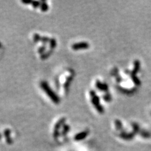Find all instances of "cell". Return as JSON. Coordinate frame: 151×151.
I'll use <instances>...</instances> for the list:
<instances>
[{"instance_id": "cell-6", "label": "cell", "mask_w": 151, "mask_h": 151, "mask_svg": "<svg viewBox=\"0 0 151 151\" xmlns=\"http://www.w3.org/2000/svg\"><path fill=\"white\" fill-rule=\"evenodd\" d=\"M65 119L63 118V119H60L56 124V125L55 126V130H54V135L55 137H58V130L59 129V128L61 127V125H62L64 124V122H65Z\"/></svg>"}, {"instance_id": "cell-2", "label": "cell", "mask_w": 151, "mask_h": 151, "mask_svg": "<svg viewBox=\"0 0 151 151\" xmlns=\"http://www.w3.org/2000/svg\"><path fill=\"white\" fill-rule=\"evenodd\" d=\"M90 96L91 98V103L94 105V106L95 107V108H96V110L99 113H103L104 112V109L100 104V100H99V98L97 96L95 92L93 90L91 91Z\"/></svg>"}, {"instance_id": "cell-14", "label": "cell", "mask_w": 151, "mask_h": 151, "mask_svg": "<svg viewBox=\"0 0 151 151\" xmlns=\"http://www.w3.org/2000/svg\"><path fill=\"white\" fill-rule=\"evenodd\" d=\"M69 127L68 126V125H65V126H64V130H63V134H67L68 132V131L69 130Z\"/></svg>"}, {"instance_id": "cell-5", "label": "cell", "mask_w": 151, "mask_h": 151, "mask_svg": "<svg viewBox=\"0 0 151 151\" xmlns=\"http://www.w3.org/2000/svg\"><path fill=\"white\" fill-rule=\"evenodd\" d=\"M89 133V132L88 130H84L83 132H79L75 136L74 139L77 141H80L84 140L85 138L87 137V136L88 135Z\"/></svg>"}, {"instance_id": "cell-10", "label": "cell", "mask_w": 151, "mask_h": 151, "mask_svg": "<svg viewBox=\"0 0 151 151\" xmlns=\"http://www.w3.org/2000/svg\"><path fill=\"white\" fill-rule=\"evenodd\" d=\"M115 127L118 130H120L122 129V124L120 120H115Z\"/></svg>"}, {"instance_id": "cell-13", "label": "cell", "mask_w": 151, "mask_h": 151, "mask_svg": "<svg viewBox=\"0 0 151 151\" xmlns=\"http://www.w3.org/2000/svg\"><path fill=\"white\" fill-rule=\"evenodd\" d=\"M72 79H73V78L70 77V76L68 78L67 81H66L65 83V86H65V88H67V89H68V86H69V85L70 84V82H71V81H72Z\"/></svg>"}, {"instance_id": "cell-3", "label": "cell", "mask_w": 151, "mask_h": 151, "mask_svg": "<svg viewBox=\"0 0 151 151\" xmlns=\"http://www.w3.org/2000/svg\"><path fill=\"white\" fill-rule=\"evenodd\" d=\"M89 47V44L86 42H78L73 44L72 49L74 50H78L80 49H87Z\"/></svg>"}, {"instance_id": "cell-9", "label": "cell", "mask_w": 151, "mask_h": 151, "mask_svg": "<svg viewBox=\"0 0 151 151\" xmlns=\"http://www.w3.org/2000/svg\"><path fill=\"white\" fill-rule=\"evenodd\" d=\"M40 8H41V10L42 12H47L49 9V6L47 5V4L45 1H41Z\"/></svg>"}, {"instance_id": "cell-4", "label": "cell", "mask_w": 151, "mask_h": 151, "mask_svg": "<svg viewBox=\"0 0 151 151\" xmlns=\"http://www.w3.org/2000/svg\"><path fill=\"white\" fill-rule=\"evenodd\" d=\"M135 134L134 132H122L120 134V137L122 139L125 140H131L134 138Z\"/></svg>"}, {"instance_id": "cell-15", "label": "cell", "mask_w": 151, "mask_h": 151, "mask_svg": "<svg viewBox=\"0 0 151 151\" xmlns=\"http://www.w3.org/2000/svg\"><path fill=\"white\" fill-rule=\"evenodd\" d=\"M45 50V47L43 46V47H41L39 49V52L40 54H42L44 52V50Z\"/></svg>"}, {"instance_id": "cell-8", "label": "cell", "mask_w": 151, "mask_h": 151, "mask_svg": "<svg viewBox=\"0 0 151 151\" xmlns=\"http://www.w3.org/2000/svg\"><path fill=\"white\" fill-rule=\"evenodd\" d=\"M139 134L141 135V137H142L143 138L145 139H149L151 137V134L147 130H140Z\"/></svg>"}, {"instance_id": "cell-12", "label": "cell", "mask_w": 151, "mask_h": 151, "mask_svg": "<svg viewBox=\"0 0 151 151\" xmlns=\"http://www.w3.org/2000/svg\"><path fill=\"white\" fill-rule=\"evenodd\" d=\"M32 6H34V8H38L39 6H40V4H41V2L40 1H32Z\"/></svg>"}, {"instance_id": "cell-11", "label": "cell", "mask_w": 151, "mask_h": 151, "mask_svg": "<svg viewBox=\"0 0 151 151\" xmlns=\"http://www.w3.org/2000/svg\"><path fill=\"white\" fill-rule=\"evenodd\" d=\"M50 46L52 49H54L55 47H56V40L54 39H50Z\"/></svg>"}, {"instance_id": "cell-1", "label": "cell", "mask_w": 151, "mask_h": 151, "mask_svg": "<svg viewBox=\"0 0 151 151\" xmlns=\"http://www.w3.org/2000/svg\"><path fill=\"white\" fill-rule=\"evenodd\" d=\"M40 87L54 103L59 104L60 103V98L57 95V94L53 91L52 89L50 88L49 85L46 81H42L40 83Z\"/></svg>"}, {"instance_id": "cell-16", "label": "cell", "mask_w": 151, "mask_h": 151, "mask_svg": "<svg viewBox=\"0 0 151 151\" xmlns=\"http://www.w3.org/2000/svg\"><path fill=\"white\" fill-rule=\"evenodd\" d=\"M22 2L24 4H30L32 3V1H22Z\"/></svg>"}, {"instance_id": "cell-7", "label": "cell", "mask_w": 151, "mask_h": 151, "mask_svg": "<svg viewBox=\"0 0 151 151\" xmlns=\"http://www.w3.org/2000/svg\"><path fill=\"white\" fill-rule=\"evenodd\" d=\"M96 87L101 91H107L108 88L106 84L103 83L101 82H100L99 81H98L96 82Z\"/></svg>"}]
</instances>
